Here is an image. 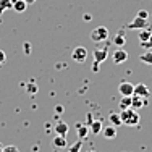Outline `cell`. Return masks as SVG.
Listing matches in <instances>:
<instances>
[{"label":"cell","mask_w":152,"mask_h":152,"mask_svg":"<svg viewBox=\"0 0 152 152\" xmlns=\"http://www.w3.org/2000/svg\"><path fill=\"white\" fill-rule=\"evenodd\" d=\"M120 117H121V123L125 126H137V123H139V120H141L137 110H134V108H131V107L123 108Z\"/></svg>","instance_id":"1"},{"label":"cell","mask_w":152,"mask_h":152,"mask_svg":"<svg viewBox=\"0 0 152 152\" xmlns=\"http://www.w3.org/2000/svg\"><path fill=\"white\" fill-rule=\"evenodd\" d=\"M108 36H110V32H108V29L105 26H97L91 31V41L96 42V44H99V42L107 41Z\"/></svg>","instance_id":"2"},{"label":"cell","mask_w":152,"mask_h":152,"mask_svg":"<svg viewBox=\"0 0 152 152\" xmlns=\"http://www.w3.org/2000/svg\"><path fill=\"white\" fill-rule=\"evenodd\" d=\"M71 58H73V61H76V63H84L86 58H88V49L83 45H78L73 49V52H71Z\"/></svg>","instance_id":"3"},{"label":"cell","mask_w":152,"mask_h":152,"mask_svg":"<svg viewBox=\"0 0 152 152\" xmlns=\"http://www.w3.org/2000/svg\"><path fill=\"white\" fill-rule=\"evenodd\" d=\"M126 28H128V29H144V28H149V20L136 15L133 18V21H129V23L126 24Z\"/></svg>","instance_id":"4"},{"label":"cell","mask_w":152,"mask_h":152,"mask_svg":"<svg viewBox=\"0 0 152 152\" xmlns=\"http://www.w3.org/2000/svg\"><path fill=\"white\" fill-rule=\"evenodd\" d=\"M92 55H94V61L96 63H99V65L104 63L108 57V47H97V49H94Z\"/></svg>","instance_id":"5"},{"label":"cell","mask_w":152,"mask_h":152,"mask_svg":"<svg viewBox=\"0 0 152 152\" xmlns=\"http://www.w3.org/2000/svg\"><path fill=\"white\" fill-rule=\"evenodd\" d=\"M112 60H113L115 65H121L128 60V52L125 49H117L113 53H112Z\"/></svg>","instance_id":"6"},{"label":"cell","mask_w":152,"mask_h":152,"mask_svg":"<svg viewBox=\"0 0 152 152\" xmlns=\"http://www.w3.org/2000/svg\"><path fill=\"white\" fill-rule=\"evenodd\" d=\"M118 92H120L121 96H133V94H134V84H131V83H128V81H123L118 84Z\"/></svg>","instance_id":"7"},{"label":"cell","mask_w":152,"mask_h":152,"mask_svg":"<svg viewBox=\"0 0 152 152\" xmlns=\"http://www.w3.org/2000/svg\"><path fill=\"white\" fill-rule=\"evenodd\" d=\"M134 94L139 97H144V99H147V97L151 96V91L149 88H147L144 83H137V84H134Z\"/></svg>","instance_id":"8"},{"label":"cell","mask_w":152,"mask_h":152,"mask_svg":"<svg viewBox=\"0 0 152 152\" xmlns=\"http://www.w3.org/2000/svg\"><path fill=\"white\" fill-rule=\"evenodd\" d=\"M144 105H146L144 97H139V96H136V94H133V96H131V108L139 110V108H142Z\"/></svg>","instance_id":"9"},{"label":"cell","mask_w":152,"mask_h":152,"mask_svg":"<svg viewBox=\"0 0 152 152\" xmlns=\"http://www.w3.org/2000/svg\"><path fill=\"white\" fill-rule=\"evenodd\" d=\"M53 129H55L57 134H60V136H66V134H68V131H70V126H68V123H65V121H58L55 126H53Z\"/></svg>","instance_id":"10"},{"label":"cell","mask_w":152,"mask_h":152,"mask_svg":"<svg viewBox=\"0 0 152 152\" xmlns=\"http://www.w3.org/2000/svg\"><path fill=\"white\" fill-rule=\"evenodd\" d=\"M102 134H104L105 139H115V137H117V126L108 125L107 128L102 129Z\"/></svg>","instance_id":"11"},{"label":"cell","mask_w":152,"mask_h":152,"mask_svg":"<svg viewBox=\"0 0 152 152\" xmlns=\"http://www.w3.org/2000/svg\"><path fill=\"white\" fill-rule=\"evenodd\" d=\"M52 144H53L55 147H58V149H63V147H66V146H68V142H66V136H60V134H57L55 137H53Z\"/></svg>","instance_id":"12"},{"label":"cell","mask_w":152,"mask_h":152,"mask_svg":"<svg viewBox=\"0 0 152 152\" xmlns=\"http://www.w3.org/2000/svg\"><path fill=\"white\" fill-rule=\"evenodd\" d=\"M12 8L15 10L16 13H23V12H26L28 3L24 2V0H13V7H12Z\"/></svg>","instance_id":"13"},{"label":"cell","mask_w":152,"mask_h":152,"mask_svg":"<svg viewBox=\"0 0 152 152\" xmlns=\"http://www.w3.org/2000/svg\"><path fill=\"white\" fill-rule=\"evenodd\" d=\"M76 129H78V137L79 139H84L89 133V126L83 125V123H76Z\"/></svg>","instance_id":"14"},{"label":"cell","mask_w":152,"mask_h":152,"mask_svg":"<svg viewBox=\"0 0 152 152\" xmlns=\"http://www.w3.org/2000/svg\"><path fill=\"white\" fill-rule=\"evenodd\" d=\"M125 42H126V36H125V32H123V31H120L113 37V44L118 45V47H123V45H125Z\"/></svg>","instance_id":"15"},{"label":"cell","mask_w":152,"mask_h":152,"mask_svg":"<svg viewBox=\"0 0 152 152\" xmlns=\"http://www.w3.org/2000/svg\"><path fill=\"white\" fill-rule=\"evenodd\" d=\"M89 131H91L92 134H99V133L102 131V121H92L91 125H89Z\"/></svg>","instance_id":"16"},{"label":"cell","mask_w":152,"mask_h":152,"mask_svg":"<svg viewBox=\"0 0 152 152\" xmlns=\"http://www.w3.org/2000/svg\"><path fill=\"white\" fill-rule=\"evenodd\" d=\"M151 34H152V29H151V28H144V29H139V41H141V42L147 41V39L151 37Z\"/></svg>","instance_id":"17"},{"label":"cell","mask_w":152,"mask_h":152,"mask_svg":"<svg viewBox=\"0 0 152 152\" xmlns=\"http://www.w3.org/2000/svg\"><path fill=\"white\" fill-rule=\"evenodd\" d=\"M108 120H110V123H112L113 126H117V128H118V126H121V125H123V123H121V117H120L118 113H110V117H108Z\"/></svg>","instance_id":"18"},{"label":"cell","mask_w":152,"mask_h":152,"mask_svg":"<svg viewBox=\"0 0 152 152\" xmlns=\"http://www.w3.org/2000/svg\"><path fill=\"white\" fill-rule=\"evenodd\" d=\"M13 7V0H0V15Z\"/></svg>","instance_id":"19"},{"label":"cell","mask_w":152,"mask_h":152,"mask_svg":"<svg viewBox=\"0 0 152 152\" xmlns=\"http://www.w3.org/2000/svg\"><path fill=\"white\" fill-rule=\"evenodd\" d=\"M81 151H83V139H78L68 147V152H81Z\"/></svg>","instance_id":"20"},{"label":"cell","mask_w":152,"mask_h":152,"mask_svg":"<svg viewBox=\"0 0 152 152\" xmlns=\"http://www.w3.org/2000/svg\"><path fill=\"white\" fill-rule=\"evenodd\" d=\"M139 60L142 61V63H146V65H152V52H151V50L144 52L142 55L139 57Z\"/></svg>","instance_id":"21"},{"label":"cell","mask_w":152,"mask_h":152,"mask_svg":"<svg viewBox=\"0 0 152 152\" xmlns=\"http://www.w3.org/2000/svg\"><path fill=\"white\" fill-rule=\"evenodd\" d=\"M131 107V96H123V99L120 100V108H128Z\"/></svg>","instance_id":"22"},{"label":"cell","mask_w":152,"mask_h":152,"mask_svg":"<svg viewBox=\"0 0 152 152\" xmlns=\"http://www.w3.org/2000/svg\"><path fill=\"white\" fill-rule=\"evenodd\" d=\"M141 45L144 47L146 50H151L152 49V34H151V37L147 39V41H144V42H141Z\"/></svg>","instance_id":"23"},{"label":"cell","mask_w":152,"mask_h":152,"mask_svg":"<svg viewBox=\"0 0 152 152\" xmlns=\"http://www.w3.org/2000/svg\"><path fill=\"white\" fill-rule=\"evenodd\" d=\"M2 152H20V149H18L16 146H3V151Z\"/></svg>","instance_id":"24"},{"label":"cell","mask_w":152,"mask_h":152,"mask_svg":"<svg viewBox=\"0 0 152 152\" xmlns=\"http://www.w3.org/2000/svg\"><path fill=\"white\" fill-rule=\"evenodd\" d=\"M137 16H141V18H149V13H147L146 10H139V12H137Z\"/></svg>","instance_id":"25"},{"label":"cell","mask_w":152,"mask_h":152,"mask_svg":"<svg viewBox=\"0 0 152 152\" xmlns=\"http://www.w3.org/2000/svg\"><path fill=\"white\" fill-rule=\"evenodd\" d=\"M5 60H7V57H5V53L2 52V50H0V65H3L5 63Z\"/></svg>","instance_id":"26"},{"label":"cell","mask_w":152,"mask_h":152,"mask_svg":"<svg viewBox=\"0 0 152 152\" xmlns=\"http://www.w3.org/2000/svg\"><path fill=\"white\" fill-rule=\"evenodd\" d=\"M92 71H94V73H97V71H99V63H96V61H94V65H92Z\"/></svg>","instance_id":"27"},{"label":"cell","mask_w":152,"mask_h":152,"mask_svg":"<svg viewBox=\"0 0 152 152\" xmlns=\"http://www.w3.org/2000/svg\"><path fill=\"white\" fill-rule=\"evenodd\" d=\"M91 18H92V16H91V15H89V13H86V15H84V16H83V20H84V21H86V23H88V21H91Z\"/></svg>","instance_id":"28"},{"label":"cell","mask_w":152,"mask_h":152,"mask_svg":"<svg viewBox=\"0 0 152 152\" xmlns=\"http://www.w3.org/2000/svg\"><path fill=\"white\" fill-rule=\"evenodd\" d=\"M24 52H26V53H29V52H31V49H29V44H28V42L24 44Z\"/></svg>","instance_id":"29"},{"label":"cell","mask_w":152,"mask_h":152,"mask_svg":"<svg viewBox=\"0 0 152 152\" xmlns=\"http://www.w3.org/2000/svg\"><path fill=\"white\" fill-rule=\"evenodd\" d=\"M57 113H63V107H55Z\"/></svg>","instance_id":"30"},{"label":"cell","mask_w":152,"mask_h":152,"mask_svg":"<svg viewBox=\"0 0 152 152\" xmlns=\"http://www.w3.org/2000/svg\"><path fill=\"white\" fill-rule=\"evenodd\" d=\"M24 2H26V3H34L36 0H24Z\"/></svg>","instance_id":"31"},{"label":"cell","mask_w":152,"mask_h":152,"mask_svg":"<svg viewBox=\"0 0 152 152\" xmlns=\"http://www.w3.org/2000/svg\"><path fill=\"white\" fill-rule=\"evenodd\" d=\"M2 151H3V144L0 142V152H2Z\"/></svg>","instance_id":"32"},{"label":"cell","mask_w":152,"mask_h":152,"mask_svg":"<svg viewBox=\"0 0 152 152\" xmlns=\"http://www.w3.org/2000/svg\"><path fill=\"white\" fill-rule=\"evenodd\" d=\"M88 152H96V151H88Z\"/></svg>","instance_id":"33"}]
</instances>
